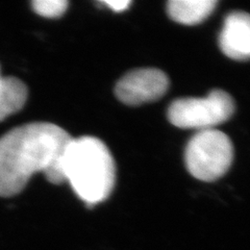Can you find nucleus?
I'll return each instance as SVG.
<instances>
[{
  "label": "nucleus",
  "instance_id": "nucleus-1",
  "mask_svg": "<svg viewBox=\"0 0 250 250\" xmlns=\"http://www.w3.org/2000/svg\"><path fill=\"white\" fill-rule=\"evenodd\" d=\"M71 139L49 122L28 123L6 132L0 138V196L19 194L37 172H43L51 184L65 183L62 156Z\"/></svg>",
  "mask_w": 250,
  "mask_h": 250
},
{
  "label": "nucleus",
  "instance_id": "nucleus-2",
  "mask_svg": "<svg viewBox=\"0 0 250 250\" xmlns=\"http://www.w3.org/2000/svg\"><path fill=\"white\" fill-rule=\"evenodd\" d=\"M65 182L89 206L105 200L116 179L113 155L103 141L94 137L71 139L62 156Z\"/></svg>",
  "mask_w": 250,
  "mask_h": 250
},
{
  "label": "nucleus",
  "instance_id": "nucleus-3",
  "mask_svg": "<svg viewBox=\"0 0 250 250\" xmlns=\"http://www.w3.org/2000/svg\"><path fill=\"white\" fill-rule=\"evenodd\" d=\"M232 159L230 139L216 128L197 131L186 147L187 169L202 182H214L222 177L230 168Z\"/></svg>",
  "mask_w": 250,
  "mask_h": 250
},
{
  "label": "nucleus",
  "instance_id": "nucleus-4",
  "mask_svg": "<svg viewBox=\"0 0 250 250\" xmlns=\"http://www.w3.org/2000/svg\"><path fill=\"white\" fill-rule=\"evenodd\" d=\"M234 112V103L229 93L214 90L206 97H187L174 100L168 108V119L176 127L214 129L228 121Z\"/></svg>",
  "mask_w": 250,
  "mask_h": 250
},
{
  "label": "nucleus",
  "instance_id": "nucleus-5",
  "mask_svg": "<svg viewBox=\"0 0 250 250\" xmlns=\"http://www.w3.org/2000/svg\"><path fill=\"white\" fill-rule=\"evenodd\" d=\"M169 88L168 76L159 69H138L125 74L117 83L115 93L127 105L152 103L165 95Z\"/></svg>",
  "mask_w": 250,
  "mask_h": 250
},
{
  "label": "nucleus",
  "instance_id": "nucleus-6",
  "mask_svg": "<svg viewBox=\"0 0 250 250\" xmlns=\"http://www.w3.org/2000/svg\"><path fill=\"white\" fill-rule=\"evenodd\" d=\"M219 46L231 60H250V14L232 12L225 18Z\"/></svg>",
  "mask_w": 250,
  "mask_h": 250
},
{
  "label": "nucleus",
  "instance_id": "nucleus-7",
  "mask_svg": "<svg viewBox=\"0 0 250 250\" xmlns=\"http://www.w3.org/2000/svg\"><path fill=\"white\" fill-rule=\"evenodd\" d=\"M216 0H171L167 12L172 20L186 25H195L205 21L217 5Z\"/></svg>",
  "mask_w": 250,
  "mask_h": 250
},
{
  "label": "nucleus",
  "instance_id": "nucleus-8",
  "mask_svg": "<svg viewBox=\"0 0 250 250\" xmlns=\"http://www.w3.org/2000/svg\"><path fill=\"white\" fill-rule=\"evenodd\" d=\"M28 90L19 78L2 76L0 80V121L19 112L26 104Z\"/></svg>",
  "mask_w": 250,
  "mask_h": 250
},
{
  "label": "nucleus",
  "instance_id": "nucleus-9",
  "mask_svg": "<svg viewBox=\"0 0 250 250\" xmlns=\"http://www.w3.org/2000/svg\"><path fill=\"white\" fill-rule=\"evenodd\" d=\"M33 10L45 18H59L65 14L68 7L66 0H35L31 2Z\"/></svg>",
  "mask_w": 250,
  "mask_h": 250
},
{
  "label": "nucleus",
  "instance_id": "nucleus-10",
  "mask_svg": "<svg viewBox=\"0 0 250 250\" xmlns=\"http://www.w3.org/2000/svg\"><path fill=\"white\" fill-rule=\"evenodd\" d=\"M101 3L106 5L116 13H121L127 10V7L131 4V1L130 0H104Z\"/></svg>",
  "mask_w": 250,
  "mask_h": 250
},
{
  "label": "nucleus",
  "instance_id": "nucleus-11",
  "mask_svg": "<svg viewBox=\"0 0 250 250\" xmlns=\"http://www.w3.org/2000/svg\"><path fill=\"white\" fill-rule=\"evenodd\" d=\"M2 78V75H1V70H0V80H1Z\"/></svg>",
  "mask_w": 250,
  "mask_h": 250
}]
</instances>
